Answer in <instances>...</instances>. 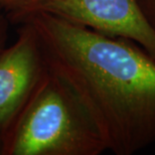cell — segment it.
Wrapping results in <instances>:
<instances>
[{
  "instance_id": "cell-1",
  "label": "cell",
  "mask_w": 155,
  "mask_h": 155,
  "mask_svg": "<svg viewBox=\"0 0 155 155\" xmlns=\"http://www.w3.org/2000/svg\"><path fill=\"white\" fill-rule=\"evenodd\" d=\"M8 19L32 27L48 69L83 105L107 151L134 155L155 143V55L45 12Z\"/></svg>"
},
{
  "instance_id": "cell-2",
  "label": "cell",
  "mask_w": 155,
  "mask_h": 155,
  "mask_svg": "<svg viewBox=\"0 0 155 155\" xmlns=\"http://www.w3.org/2000/svg\"><path fill=\"white\" fill-rule=\"evenodd\" d=\"M107 151L75 94L48 72L1 143V155H100Z\"/></svg>"
},
{
  "instance_id": "cell-3",
  "label": "cell",
  "mask_w": 155,
  "mask_h": 155,
  "mask_svg": "<svg viewBox=\"0 0 155 155\" xmlns=\"http://www.w3.org/2000/svg\"><path fill=\"white\" fill-rule=\"evenodd\" d=\"M45 12L115 38L133 40L155 55V31L142 13L138 0H38L14 17Z\"/></svg>"
},
{
  "instance_id": "cell-4",
  "label": "cell",
  "mask_w": 155,
  "mask_h": 155,
  "mask_svg": "<svg viewBox=\"0 0 155 155\" xmlns=\"http://www.w3.org/2000/svg\"><path fill=\"white\" fill-rule=\"evenodd\" d=\"M17 39L0 51V142L48 72L35 30L18 22Z\"/></svg>"
},
{
  "instance_id": "cell-5",
  "label": "cell",
  "mask_w": 155,
  "mask_h": 155,
  "mask_svg": "<svg viewBox=\"0 0 155 155\" xmlns=\"http://www.w3.org/2000/svg\"><path fill=\"white\" fill-rule=\"evenodd\" d=\"M35 1L38 0H0V8L4 9L6 14H10L22 10Z\"/></svg>"
},
{
  "instance_id": "cell-6",
  "label": "cell",
  "mask_w": 155,
  "mask_h": 155,
  "mask_svg": "<svg viewBox=\"0 0 155 155\" xmlns=\"http://www.w3.org/2000/svg\"><path fill=\"white\" fill-rule=\"evenodd\" d=\"M138 4L144 17L155 31V0H138Z\"/></svg>"
},
{
  "instance_id": "cell-7",
  "label": "cell",
  "mask_w": 155,
  "mask_h": 155,
  "mask_svg": "<svg viewBox=\"0 0 155 155\" xmlns=\"http://www.w3.org/2000/svg\"><path fill=\"white\" fill-rule=\"evenodd\" d=\"M9 25H10V21H9L7 15L0 14V51L4 46H6L9 32Z\"/></svg>"
},
{
  "instance_id": "cell-8",
  "label": "cell",
  "mask_w": 155,
  "mask_h": 155,
  "mask_svg": "<svg viewBox=\"0 0 155 155\" xmlns=\"http://www.w3.org/2000/svg\"><path fill=\"white\" fill-rule=\"evenodd\" d=\"M0 155H1V142H0Z\"/></svg>"
}]
</instances>
